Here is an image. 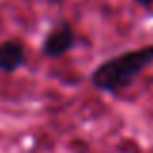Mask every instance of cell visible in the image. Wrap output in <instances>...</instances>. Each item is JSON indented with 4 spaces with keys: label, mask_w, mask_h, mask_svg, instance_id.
Returning a JSON list of instances; mask_svg holds the SVG:
<instances>
[{
    "label": "cell",
    "mask_w": 153,
    "mask_h": 153,
    "mask_svg": "<svg viewBox=\"0 0 153 153\" xmlns=\"http://www.w3.org/2000/svg\"><path fill=\"white\" fill-rule=\"evenodd\" d=\"M153 62V45L138 51H130L118 54L114 58L103 62L91 76L95 87L103 91H116L126 87L146 66Z\"/></svg>",
    "instance_id": "obj_1"
},
{
    "label": "cell",
    "mask_w": 153,
    "mask_h": 153,
    "mask_svg": "<svg viewBox=\"0 0 153 153\" xmlns=\"http://www.w3.org/2000/svg\"><path fill=\"white\" fill-rule=\"evenodd\" d=\"M51 2H60V0H51Z\"/></svg>",
    "instance_id": "obj_5"
},
{
    "label": "cell",
    "mask_w": 153,
    "mask_h": 153,
    "mask_svg": "<svg viewBox=\"0 0 153 153\" xmlns=\"http://www.w3.org/2000/svg\"><path fill=\"white\" fill-rule=\"evenodd\" d=\"M140 4H142V6H149V4L153 2V0H138Z\"/></svg>",
    "instance_id": "obj_4"
},
{
    "label": "cell",
    "mask_w": 153,
    "mask_h": 153,
    "mask_svg": "<svg viewBox=\"0 0 153 153\" xmlns=\"http://www.w3.org/2000/svg\"><path fill=\"white\" fill-rule=\"evenodd\" d=\"M74 45V33H72V27L68 23H60L58 27L49 33V37L45 39V45H43V52L47 56H60L64 54L70 47Z\"/></svg>",
    "instance_id": "obj_2"
},
{
    "label": "cell",
    "mask_w": 153,
    "mask_h": 153,
    "mask_svg": "<svg viewBox=\"0 0 153 153\" xmlns=\"http://www.w3.org/2000/svg\"><path fill=\"white\" fill-rule=\"evenodd\" d=\"M25 51L19 41H4L0 45V70L14 72L23 64Z\"/></svg>",
    "instance_id": "obj_3"
}]
</instances>
